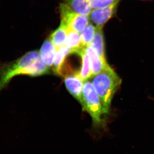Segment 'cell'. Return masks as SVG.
<instances>
[{
  "label": "cell",
  "instance_id": "6da1fadb",
  "mask_svg": "<svg viewBox=\"0 0 154 154\" xmlns=\"http://www.w3.org/2000/svg\"><path fill=\"white\" fill-rule=\"evenodd\" d=\"M91 79V82L101 100L104 113L106 115L109 113L114 94L121 85V79L109 65Z\"/></svg>",
  "mask_w": 154,
  "mask_h": 154
},
{
  "label": "cell",
  "instance_id": "7a4b0ae2",
  "mask_svg": "<svg viewBox=\"0 0 154 154\" xmlns=\"http://www.w3.org/2000/svg\"><path fill=\"white\" fill-rule=\"evenodd\" d=\"M84 105L83 110H85L91 116L95 126L104 127L105 116L102 102L97 95L91 81L89 80L84 82L83 88Z\"/></svg>",
  "mask_w": 154,
  "mask_h": 154
},
{
  "label": "cell",
  "instance_id": "3957f363",
  "mask_svg": "<svg viewBox=\"0 0 154 154\" xmlns=\"http://www.w3.org/2000/svg\"><path fill=\"white\" fill-rule=\"evenodd\" d=\"M60 12L61 22L78 33H82L90 23L89 16L75 13L64 3L60 6Z\"/></svg>",
  "mask_w": 154,
  "mask_h": 154
},
{
  "label": "cell",
  "instance_id": "277c9868",
  "mask_svg": "<svg viewBox=\"0 0 154 154\" xmlns=\"http://www.w3.org/2000/svg\"><path fill=\"white\" fill-rule=\"evenodd\" d=\"M119 1L104 8L92 10L89 16L91 23L96 27L103 28L108 21L116 16Z\"/></svg>",
  "mask_w": 154,
  "mask_h": 154
},
{
  "label": "cell",
  "instance_id": "5b68a950",
  "mask_svg": "<svg viewBox=\"0 0 154 154\" xmlns=\"http://www.w3.org/2000/svg\"><path fill=\"white\" fill-rule=\"evenodd\" d=\"M83 82L76 75H69L65 77V84L68 91L79 102L82 107L84 105Z\"/></svg>",
  "mask_w": 154,
  "mask_h": 154
},
{
  "label": "cell",
  "instance_id": "8992f818",
  "mask_svg": "<svg viewBox=\"0 0 154 154\" xmlns=\"http://www.w3.org/2000/svg\"><path fill=\"white\" fill-rule=\"evenodd\" d=\"M85 50L90 59L92 77L102 71L108 65L106 60L102 59L91 45L86 47Z\"/></svg>",
  "mask_w": 154,
  "mask_h": 154
},
{
  "label": "cell",
  "instance_id": "52a82bcc",
  "mask_svg": "<svg viewBox=\"0 0 154 154\" xmlns=\"http://www.w3.org/2000/svg\"><path fill=\"white\" fill-rule=\"evenodd\" d=\"M57 50L50 38L45 40L42 45L39 51L40 59L48 67L53 65Z\"/></svg>",
  "mask_w": 154,
  "mask_h": 154
},
{
  "label": "cell",
  "instance_id": "ba28073f",
  "mask_svg": "<svg viewBox=\"0 0 154 154\" xmlns=\"http://www.w3.org/2000/svg\"><path fill=\"white\" fill-rule=\"evenodd\" d=\"M64 4L75 13L89 16L91 9L88 0H63Z\"/></svg>",
  "mask_w": 154,
  "mask_h": 154
},
{
  "label": "cell",
  "instance_id": "9c48e42d",
  "mask_svg": "<svg viewBox=\"0 0 154 154\" xmlns=\"http://www.w3.org/2000/svg\"><path fill=\"white\" fill-rule=\"evenodd\" d=\"M68 28L66 25L60 22L59 27L51 35L49 38L57 50L64 46Z\"/></svg>",
  "mask_w": 154,
  "mask_h": 154
},
{
  "label": "cell",
  "instance_id": "30bf717a",
  "mask_svg": "<svg viewBox=\"0 0 154 154\" xmlns=\"http://www.w3.org/2000/svg\"><path fill=\"white\" fill-rule=\"evenodd\" d=\"M96 27L94 39L91 45L102 59L106 60L105 56V43L102 27Z\"/></svg>",
  "mask_w": 154,
  "mask_h": 154
},
{
  "label": "cell",
  "instance_id": "8fae6325",
  "mask_svg": "<svg viewBox=\"0 0 154 154\" xmlns=\"http://www.w3.org/2000/svg\"><path fill=\"white\" fill-rule=\"evenodd\" d=\"M81 54L82 59V67L78 76L83 82H85L92 77V71L90 59L86 53L85 48L81 50Z\"/></svg>",
  "mask_w": 154,
  "mask_h": 154
},
{
  "label": "cell",
  "instance_id": "7c38bea8",
  "mask_svg": "<svg viewBox=\"0 0 154 154\" xmlns=\"http://www.w3.org/2000/svg\"><path fill=\"white\" fill-rule=\"evenodd\" d=\"M65 45L72 51L79 50L82 47L80 33L71 28H68Z\"/></svg>",
  "mask_w": 154,
  "mask_h": 154
},
{
  "label": "cell",
  "instance_id": "4fadbf2b",
  "mask_svg": "<svg viewBox=\"0 0 154 154\" xmlns=\"http://www.w3.org/2000/svg\"><path fill=\"white\" fill-rule=\"evenodd\" d=\"M71 50L65 45L57 50L52 66L53 71L56 74L58 75L62 65Z\"/></svg>",
  "mask_w": 154,
  "mask_h": 154
},
{
  "label": "cell",
  "instance_id": "5bb4252c",
  "mask_svg": "<svg viewBox=\"0 0 154 154\" xmlns=\"http://www.w3.org/2000/svg\"><path fill=\"white\" fill-rule=\"evenodd\" d=\"M96 27L92 23H89L80 34L82 47L85 48L91 45L94 39Z\"/></svg>",
  "mask_w": 154,
  "mask_h": 154
},
{
  "label": "cell",
  "instance_id": "9a60e30c",
  "mask_svg": "<svg viewBox=\"0 0 154 154\" xmlns=\"http://www.w3.org/2000/svg\"><path fill=\"white\" fill-rule=\"evenodd\" d=\"M119 0H88L92 10L104 8Z\"/></svg>",
  "mask_w": 154,
  "mask_h": 154
},
{
  "label": "cell",
  "instance_id": "2e32d148",
  "mask_svg": "<svg viewBox=\"0 0 154 154\" xmlns=\"http://www.w3.org/2000/svg\"><path fill=\"white\" fill-rule=\"evenodd\" d=\"M140 1H153V0H140Z\"/></svg>",
  "mask_w": 154,
  "mask_h": 154
}]
</instances>
